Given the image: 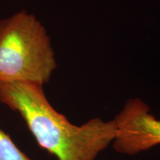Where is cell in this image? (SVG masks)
<instances>
[{"mask_svg":"<svg viewBox=\"0 0 160 160\" xmlns=\"http://www.w3.org/2000/svg\"><path fill=\"white\" fill-rule=\"evenodd\" d=\"M43 87L0 82V102L21 115L40 147L58 160H95L114 139L113 119L95 117L74 125L51 105Z\"/></svg>","mask_w":160,"mask_h":160,"instance_id":"6da1fadb","label":"cell"},{"mask_svg":"<svg viewBox=\"0 0 160 160\" xmlns=\"http://www.w3.org/2000/svg\"><path fill=\"white\" fill-rule=\"evenodd\" d=\"M57 68L51 37L33 13L22 10L0 19V82L44 85Z\"/></svg>","mask_w":160,"mask_h":160,"instance_id":"7a4b0ae2","label":"cell"},{"mask_svg":"<svg viewBox=\"0 0 160 160\" xmlns=\"http://www.w3.org/2000/svg\"><path fill=\"white\" fill-rule=\"evenodd\" d=\"M113 119L117 133L111 145L117 153L133 156L160 145V120L141 99L127 100Z\"/></svg>","mask_w":160,"mask_h":160,"instance_id":"3957f363","label":"cell"},{"mask_svg":"<svg viewBox=\"0 0 160 160\" xmlns=\"http://www.w3.org/2000/svg\"><path fill=\"white\" fill-rule=\"evenodd\" d=\"M0 160H31L0 128Z\"/></svg>","mask_w":160,"mask_h":160,"instance_id":"277c9868","label":"cell"}]
</instances>
